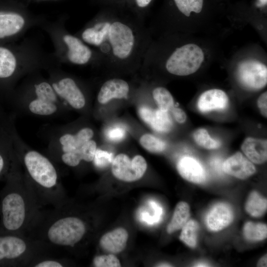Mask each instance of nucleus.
<instances>
[{"mask_svg": "<svg viewBox=\"0 0 267 267\" xmlns=\"http://www.w3.org/2000/svg\"><path fill=\"white\" fill-rule=\"evenodd\" d=\"M5 180L0 193V233L27 235L42 207L27 181L19 161Z\"/></svg>", "mask_w": 267, "mask_h": 267, "instance_id": "obj_1", "label": "nucleus"}, {"mask_svg": "<svg viewBox=\"0 0 267 267\" xmlns=\"http://www.w3.org/2000/svg\"><path fill=\"white\" fill-rule=\"evenodd\" d=\"M16 154L27 181L42 207H55L67 201L56 163L31 148L12 132Z\"/></svg>", "mask_w": 267, "mask_h": 267, "instance_id": "obj_2", "label": "nucleus"}, {"mask_svg": "<svg viewBox=\"0 0 267 267\" xmlns=\"http://www.w3.org/2000/svg\"><path fill=\"white\" fill-rule=\"evenodd\" d=\"M83 42L98 48L111 62H129L139 51V35L128 21L105 19L86 28L81 34Z\"/></svg>", "mask_w": 267, "mask_h": 267, "instance_id": "obj_3", "label": "nucleus"}, {"mask_svg": "<svg viewBox=\"0 0 267 267\" xmlns=\"http://www.w3.org/2000/svg\"><path fill=\"white\" fill-rule=\"evenodd\" d=\"M93 135L90 128L72 133L60 127L49 138L48 156L56 163L72 168L78 166L82 161L92 162L97 149L96 143L92 139Z\"/></svg>", "mask_w": 267, "mask_h": 267, "instance_id": "obj_4", "label": "nucleus"}, {"mask_svg": "<svg viewBox=\"0 0 267 267\" xmlns=\"http://www.w3.org/2000/svg\"><path fill=\"white\" fill-rule=\"evenodd\" d=\"M55 250L26 235L0 233L1 267H30L36 259L53 254Z\"/></svg>", "mask_w": 267, "mask_h": 267, "instance_id": "obj_5", "label": "nucleus"}, {"mask_svg": "<svg viewBox=\"0 0 267 267\" xmlns=\"http://www.w3.org/2000/svg\"><path fill=\"white\" fill-rule=\"evenodd\" d=\"M26 112L39 117H50L62 113L65 107L50 82L40 81L34 84L29 94L17 102Z\"/></svg>", "mask_w": 267, "mask_h": 267, "instance_id": "obj_6", "label": "nucleus"}, {"mask_svg": "<svg viewBox=\"0 0 267 267\" xmlns=\"http://www.w3.org/2000/svg\"><path fill=\"white\" fill-rule=\"evenodd\" d=\"M204 59L202 49L195 44H189L176 48L167 59L165 67L172 74L187 76L196 72Z\"/></svg>", "mask_w": 267, "mask_h": 267, "instance_id": "obj_7", "label": "nucleus"}, {"mask_svg": "<svg viewBox=\"0 0 267 267\" xmlns=\"http://www.w3.org/2000/svg\"><path fill=\"white\" fill-rule=\"evenodd\" d=\"M147 169V163L140 155L135 156L132 160L125 154H120L112 163V172L118 179L127 182L139 179Z\"/></svg>", "mask_w": 267, "mask_h": 267, "instance_id": "obj_8", "label": "nucleus"}, {"mask_svg": "<svg viewBox=\"0 0 267 267\" xmlns=\"http://www.w3.org/2000/svg\"><path fill=\"white\" fill-rule=\"evenodd\" d=\"M237 76L242 86L250 90L263 88L267 83V68L262 62L255 59L241 62L238 65Z\"/></svg>", "mask_w": 267, "mask_h": 267, "instance_id": "obj_9", "label": "nucleus"}, {"mask_svg": "<svg viewBox=\"0 0 267 267\" xmlns=\"http://www.w3.org/2000/svg\"><path fill=\"white\" fill-rule=\"evenodd\" d=\"M56 94L65 106L81 110L86 104V99L76 81L69 77H60L50 82Z\"/></svg>", "mask_w": 267, "mask_h": 267, "instance_id": "obj_10", "label": "nucleus"}, {"mask_svg": "<svg viewBox=\"0 0 267 267\" xmlns=\"http://www.w3.org/2000/svg\"><path fill=\"white\" fill-rule=\"evenodd\" d=\"M0 127V179L6 178L19 162L14 143L13 124Z\"/></svg>", "mask_w": 267, "mask_h": 267, "instance_id": "obj_11", "label": "nucleus"}, {"mask_svg": "<svg viewBox=\"0 0 267 267\" xmlns=\"http://www.w3.org/2000/svg\"><path fill=\"white\" fill-rule=\"evenodd\" d=\"M18 65L15 51L0 43V92L9 91L18 72Z\"/></svg>", "mask_w": 267, "mask_h": 267, "instance_id": "obj_12", "label": "nucleus"}, {"mask_svg": "<svg viewBox=\"0 0 267 267\" xmlns=\"http://www.w3.org/2000/svg\"><path fill=\"white\" fill-rule=\"evenodd\" d=\"M222 168L225 173L241 179L250 177L256 171L253 164L239 152L228 158Z\"/></svg>", "mask_w": 267, "mask_h": 267, "instance_id": "obj_13", "label": "nucleus"}, {"mask_svg": "<svg viewBox=\"0 0 267 267\" xmlns=\"http://www.w3.org/2000/svg\"><path fill=\"white\" fill-rule=\"evenodd\" d=\"M63 40L67 46V56L71 63L84 65L90 60L92 50L82 40L70 34H65Z\"/></svg>", "mask_w": 267, "mask_h": 267, "instance_id": "obj_14", "label": "nucleus"}, {"mask_svg": "<svg viewBox=\"0 0 267 267\" xmlns=\"http://www.w3.org/2000/svg\"><path fill=\"white\" fill-rule=\"evenodd\" d=\"M138 114L141 119L156 132L167 133L173 127V121L168 111L159 108L153 110L142 106L139 108Z\"/></svg>", "mask_w": 267, "mask_h": 267, "instance_id": "obj_15", "label": "nucleus"}, {"mask_svg": "<svg viewBox=\"0 0 267 267\" xmlns=\"http://www.w3.org/2000/svg\"><path fill=\"white\" fill-rule=\"evenodd\" d=\"M233 211L227 204L219 203L215 205L208 212L206 223L210 230L218 231L228 226L233 221Z\"/></svg>", "mask_w": 267, "mask_h": 267, "instance_id": "obj_16", "label": "nucleus"}, {"mask_svg": "<svg viewBox=\"0 0 267 267\" xmlns=\"http://www.w3.org/2000/svg\"><path fill=\"white\" fill-rule=\"evenodd\" d=\"M25 24L24 18L20 14L0 10V43L16 36L24 28Z\"/></svg>", "mask_w": 267, "mask_h": 267, "instance_id": "obj_17", "label": "nucleus"}, {"mask_svg": "<svg viewBox=\"0 0 267 267\" xmlns=\"http://www.w3.org/2000/svg\"><path fill=\"white\" fill-rule=\"evenodd\" d=\"M179 175L186 180L197 184L205 182L206 172L201 163L195 158L185 156L181 157L177 165Z\"/></svg>", "mask_w": 267, "mask_h": 267, "instance_id": "obj_18", "label": "nucleus"}, {"mask_svg": "<svg viewBox=\"0 0 267 267\" xmlns=\"http://www.w3.org/2000/svg\"><path fill=\"white\" fill-rule=\"evenodd\" d=\"M228 103L226 93L219 89H211L202 93L198 98L197 107L203 113L224 109Z\"/></svg>", "mask_w": 267, "mask_h": 267, "instance_id": "obj_19", "label": "nucleus"}, {"mask_svg": "<svg viewBox=\"0 0 267 267\" xmlns=\"http://www.w3.org/2000/svg\"><path fill=\"white\" fill-rule=\"evenodd\" d=\"M129 91V86L126 81L118 78L110 79L100 88L97 100L101 104H105L112 99L126 97Z\"/></svg>", "mask_w": 267, "mask_h": 267, "instance_id": "obj_20", "label": "nucleus"}, {"mask_svg": "<svg viewBox=\"0 0 267 267\" xmlns=\"http://www.w3.org/2000/svg\"><path fill=\"white\" fill-rule=\"evenodd\" d=\"M128 238L127 231L119 227L104 234L99 240V244L104 250L108 252L119 253L126 247Z\"/></svg>", "mask_w": 267, "mask_h": 267, "instance_id": "obj_21", "label": "nucleus"}, {"mask_svg": "<svg viewBox=\"0 0 267 267\" xmlns=\"http://www.w3.org/2000/svg\"><path fill=\"white\" fill-rule=\"evenodd\" d=\"M241 149L252 162L261 164L267 159V141L266 139L249 137L243 141Z\"/></svg>", "mask_w": 267, "mask_h": 267, "instance_id": "obj_22", "label": "nucleus"}, {"mask_svg": "<svg viewBox=\"0 0 267 267\" xmlns=\"http://www.w3.org/2000/svg\"><path fill=\"white\" fill-rule=\"evenodd\" d=\"M189 205L183 201L177 205L172 219L167 228L168 233H172L181 228L188 221L190 217Z\"/></svg>", "mask_w": 267, "mask_h": 267, "instance_id": "obj_23", "label": "nucleus"}, {"mask_svg": "<svg viewBox=\"0 0 267 267\" xmlns=\"http://www.w3.org/2000/svg\"><path fill=\"white\" fill-rule=\"evenodd\" d=\"M246 211L251 216L260 217L267 211V199L256 191H253L249 194L246 201Z\"/></svg>", "mask_w": 267, "mask_h": 267, "instance_id": "obj_24", "label": "nucleus"}, {"mask_svg": "<svg viewBox=\"0 0 267 267\" xmlns=\"http://www.w3.org/2000/svg\"><path fill=\"white\" fill-rule=\"evenodd\" d=\"M244 237L250 241H259L265 239L267 236V226L263 223L247 222L243 227Z\"/></svg>", "mask_w": 267, "mask_h": 267, "instance_id": "obj_25", "label": "nucleus"}, {"mask_svg": "<svg viewBox=\"0 0 267 267\" xmlns=\"http://www.w3.org/2000/svg\"><path fill=\"white\" fill-rule=\"evenodd\" d=\"M199 225L193 220H188L182 227L180 240L190 248H194L197 243V233Z\"/></svg>", "mask_w": 267, "mask_h": 267, "instance_id": "obj_26", "label": "nucleus"}, {"mask_svg": "<svg viewBox=\"0 0 267 267\" xmlns=\"http://www.w3.org/2000/svg\"><path fill=\"white\" fill-rule=\"evenodd\" d=\"M152 95L160 109L168 111L173 107V97L166 88L161 87L156 88L152 91Z\"/></svg>", "mask_w": 267, "mask_h": 267, "instance_id": "obj_27", "label": "nucleus"}, {"mask_svg": "<svg viewBox=\"0 0 267 267\" xmlns=\"http://www.w3.org/2000/svg\"><path fill=\"white\" fill-rule=\"evenodd\" d=\"M193 137L198 145L207 149H217L221 145L219 140L212 138L205 129H197L194 132Z\"/></svg>", "mask_w": 267, "mask_h": 267, "instance_id": "obj_28", "label": "nucleus"}, {"mask_svg": "<svg viewBox=\"0 0 267 267\" xmlns=\"http://www.w3.org/2000/svg\"><path fill=\"white\" fill-rule=\"evenodd\" d=\"M68 265L67 261L62 257H57L50 254L36 259L31 264L30 267H63Z\"/></svg>", "mask_w": 267, "mask_h": 267, "instance_id": "obj_29", "label": "nucleus"}, {"mask_svg": "<svg viewBox=\"0 0 267 267\" xmlns=\"http://www.w3.org/2000/svg\"><path fill=\"white\" fill-rule=\"evenodd\" d=\"M141 145L152 153H159L166 148V144L163 140L151 134H144L140 138Z\"/></svg>", "mask_w": 267, "mask_h": 267, "instance_id": "obj_30", "label": "nucleus"}, {"mask_svg": "<svg viewBox=\"0 0 267 267\" xmlns=\"http://www.w3.org/2000/svg\"><path fill=\"white\" fill-rule=\"evenodd\" d=\"M114 160L113 155L106 151L97 149L92 161L95 167L103 169L107 167Z\"/></svg>", "mask_w": 267, "mask_h": 267, "instance_id": "obj_31", "label": "nucleus"}, {"mask_svg": "<svg viewBox=\"0 0 267 267\" xmlns=\"http://www.w3.org/2000/svg\"><path fill=\"white\" fill-rule=\"evenodd\" d=\"M93 265L96 267H119L121 264L119 259L114 255H99L95 257Z\"/></svg>", "mask_w": 267, "mask_h": 267, "instance_id": "obj_32", "label": "nucleus"}, {"mask_svg": "<svg viewBox=\"0 0 267 267\" xmlns=\"http://www.w3.org/2000/svg\"><path fill=\"white\" fill-rule=\"evenodd\" d=\"M105 134L109 140L114 142L119 141L125 137L126 130L122 126H114L106 130Z\"/></svg>", "mask_w": 267, "mask_h": 267, "instance_id": "obj_33", "label": "nucleus"}, {"mask_svg": "<svg viewBox=\"0 0 267 267\" xmlns=\"http://www.w3.org/2000/svg\"><path fill=\"white\" fill-rule=\"evenodd\" d=\"M267 91L262 93L258 98V106L261 114L265 117H267Z\"/></svg>", "mask_w": 267, "mask_h": 267, "instance_id": "obj_34", "label": "nucleus"}, {"mask_svg": "<svg viewBox=\"0 0 267 267\" xmlns=\"http://www.w3.org/2000/svg\"><path fill=\"white\" fill-rule=\"evenodd\" d=\"M173 115L177 122L183 123L186 120V115L183 110L178 107H173L171 109Z\"/></svg>", "mask_w": 267, "mask_h": 267, "instance_id": "obj_35", "label": "nucleus"}, {"mask_svg": "<svg viewBox=\"0 0 267 267\" xmlns=\"http://www.w3.org/2000/svg\"><path fill=\"white\" fill-rule=\"evenodd\" d=\"M136 5L140 8H144L148 6L152 0H134Z\"/></svg>", "mask_w": 267, "mask_h": 267, "instance_id": "obj_36", "label": "nucleus"}, {"mask_svg": "<svg viewBox=\"0 0 267 267\" xmlns=\"http://www.w3.org/2000/svg\"><path fill=\"white\" fill-rule=\"evenodd\" d=\"M267 255L262 257L259 261L257 266L258 267H267Z\"/></svg>", "mask_w": 267, "mask_h": 267, "instance_id": "obj_37", "label": "nucleus"}, {"mask_svg": "<svg viewBox=\"0 0 267 267\" xmlns=\"http://www.w3.org/2000/svg\"><path fill=\"white\" fill-rule=\"evenodd\" d=\"M267 0H257L256 5L258 7H264L267 6Z\"/></svg>", "mask_w": 267, "mask_h": 267, "instance_id": "obj_38", "label": "nucleus"}, {"mask_svg": "<svg viewBox=\"0 0 267 267\" xmlns=\"http://www.w3.org/2000/svg\"><path fill=\"white\" fill-rule=\"evenodd\" d=\"M196 266V267H207L208 266H207V265L205 263H197V264H196V266Z\"/></svg>", "mask_w": 267, "mask_h": 267, "instance_id": "obj_39", "label": "nucleus"}, {"mask_svg": "<svg viewBox=\"0 0 267 267\" xmlns=\"http://www.w3.org/2000/svg\"><path fill=\"white\" fill-rule=\"evenodd\" d=\"M159 267H171V266L168 264H161L158 266Z\"/></svg>", "mask_w": 267, "mask_h": 267, "instance_id": "obj_40", "label": "nucleus"}]
</instances>
